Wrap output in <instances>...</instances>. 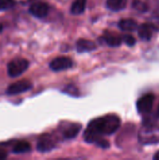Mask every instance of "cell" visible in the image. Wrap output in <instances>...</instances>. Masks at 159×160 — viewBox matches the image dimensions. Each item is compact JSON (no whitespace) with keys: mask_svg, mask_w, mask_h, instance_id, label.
Wrapping results in <instances>:
<instances>
[{"mask_svg":"<svg viewBox=\"0 0 159 160\" xmlns=\"http://www.w3.org/2000/svg\"><path fill=\"white\" fill-rule=\"evenodd\" d=\"M121 126L120 118L115 114H108L92 120L83 134L87 143H94L103 149L110 147V142L103 139V135H112L116 132Z\"/></svg>","mask_w":159,"mask_h":160,"instance_id":"1","label":"cell"},{"mask_svg":"<svg viewBox=\"0 0 159 160\" xmlns=\"http://www.w3.org/2000/svg\"><path fill=\"white\" fill-rule=\"evenodd\" d=\"M28 68V60L24 58H15L11 60L7 65V74L12 78H16L25 72Z\"/></svg>","mask_w":159,"mask_h":160,"instance_id":"2","label":"cell"},{"mask_svg":"<svg viewBox=\"0 0 159 160\" xmlns=\"http://www.w3.org/2000/svg\"><path fill=\"white\" fill-rule=\"evenodd\" d=\"M154 100H155V96L153 94H147L140 98L136 104L138 112L142 114L149 113L153 109Z\"/></svg>","mask_w":159,"mask_h":160,"instance_id":"3","label":"cell"},{"mask_svg":"<svg viewBox=\"0 0 159 160\" xmlns=\"http://www.w3.org/2000/svg\"><path fill=\"white\" fill-rule=\"evenodd\" d=\"M56 142H57L56 139L53 136L47 134L39 139V141L37 142V149L39 152L47 153L55 148Z\"/></svg>","mask_w":159,"mask_h":160,"instance_id":"4","label":"cell"},{"mask_svg":"<svg viewBox=\"0 0 159 160\" xmlns=\"http://www.w3.org/2000/svg\"><path fill=\"white\" fill-rule=\"evenodd\" d=\"M31 88H32V83L30 82L25 81V80H22V81L16 82L10 84L7 88L6 93L9 96H13V95L24 93V92L30 90Z\"/></svg>","mask_w":159,"mask_h":160,"instance_id":"5","label":"cell"},{"mask_svg":"<svg viewBox=\"0 0 159 160\" xmlns=\"http://www.w3.org/2000/svg\"><path fill=\"white\" fill-rule=\"evenodd\" d=\"M73 66V62L67 56H59L54 58L50 63V68L53 71H63L70 68Z\"/></svg>","mask_w":159,"mask_h":160,"instance_id":"6","label":"cell"},{"mask_svg":"<svg viewBox=\"0 0 159 160\" xmlns=\"http://www.w3.org/2000/svg\"><path fill=\"white\" fill-rule=\"evenodd\" d=\"M49 5L44 2H36L32 4L29 8V12L36 18L42 19L46 17L49 13Z\"/></svg>","mask_w":159,"mask_h":160,"instance_id":"7","label":"cell"},{"mask_svg":"<svg viewBox=\"0 0 159 160\" xmlns=\"http://www.w3.org/2000/svg\"><path fill=\"white\" fill-rule=\"evenodd\" d=\"M156 28L152 25V24H149V23H142L140 27H139V30H138V34H139V37L140 38H142V40H150L154 35V32H155Z\"/></svg>","mask_w":159,"mask_h":160,"instance_id":"8","label":"cell"},{"mask_svg":"<svg viewBox=\"0 0 159 160\" xmlns=\"http://www.w3.org/2000/svg\"><path fill=\"white\" fill-rule=\"evenodd\" d=\"M76 49L79 52H92L97 49V45L95 42L88 39H79L76 43Z\"/></svg>","mask_w":159,"mask_h":160,"instance_id":"9","label":"cell"},{"mask_svg":"<svg viewBox=\"0 0 159 160\" xmlns=\"http://www.w3.org/2000/svg\"><path fill=\"white\" fill-rule=\"evenodd\" d=\"M82 125L78 124V123H74V124H70L64 131H63V136L65 139H74L76 136H78V134L80 133V131L82 130Z\"/></svg>","mask_w":159,"mask_h":160,"instance_id":"10","label":"cell"},{"mask_svg":"<svg viewBox=\"0 0 159 160\" xmlns=\"http://www.w3.org/2000/svg\"><path fill=\"white\" fill-rule=\"evenodd\" d=\"M119 28L125 32H133L138 28V22L132 19H123L118 23Z\"/></svg>","mask_w":159,"mask_h":160,"instance_id":"11","label":"cell"},{"mask_svg":"<svg viewBox=\"0 0 159 160\" xmlns=\"http://www.w3.org/2000/svg\"><path fill=\"white\" fill-rule=\"evenodd\" d=\"M103 39L111 47H118L123 42L122 38L120 36L112 34V33H109V32L105 33V35L103 37Z\"/></svg>","mask_w":159,"mask_h":160,"instance_id":"12","label":"cell"},{"mask_svg":"<svg viewBox=\"0 0 159 160\" xmlns=\"http://www.w3.org/2000/svg\"><path fill=\"white\" fill-rule=\"evenodd\" d=\"M127 0H107L106 6L112 11H120L127 7Z\"/></svg>","mask_w":159,"mask_h":160,"instance_id":"13","label":"cell"},{"mask_svg":"<svg viewBox=\"0 0 159 160\" xmlns=\"http://www.w3.org/2000/svg\"><path fill=\"white\" fill-rule=\"evenodd\" d=\"M87 0H75L70 8V12L74 15H80L84 12Z\"/></svg>","mask_w":159,"mask_h":160,"instance_id":"14","label":"cell"},{"mask_svg":"<svg viewBox=\"0 0 159 160\" xmlns=\"http://www.w3.org/2000/svg\"><path fill=\"white\" fill-rule=\"evenodd\" d=\"M31 150V145L26 141H19L12 148V152L14 154H23L27 153Z\"/></svg>","mask_w":159,"mask_h":160,"instance_id":"15","label":"cell"},{"mask_svg":"<svg viewBox=\"0 0 159 160\" xmlns=\"http://www.w3.org/2000/svg\"><path fill=\"white\" fill-rule=\"evenodd\" d=\"M132 7L138 10V11H141V12H144L147 10L148 7L146 5V3L142 2V0H133V3H132Z\"/></svg>","mask_w":159,"mask_h":160,"instance_id":"16","label":"cell"},{"mask_svg":"<svg viewBox=\"0 0 159 160\" xmlns=\"http://www.w3.org/2000/svg\"><path fill=\"white\" fill-rule=\"evenodd\" d=\"M15 0H0V11L12 8L15 6Z\"/></svg>","mask_w":159,"mask_h":160,"instance_id":"17","label":"cell"},{"mask_svg":"<svg viewBox=\"0 0 159 160\" xmlns=\"http://www.w3.org/2000/svg\"><path fill=\"white\" fill-rule=\"evenodd\" d=\"M122 40H123L127 46H130V47H132V46H134V45L136 44V39H135V38H134L133 36H131V35H125V36H123Z\"/></svg>","mask_w":159,"mask_h":160,"instance_id":"18","label":"cell"},{"mask_svg":"<svg viewBox=\"0 0 159 160\" xmlns=\"http://www.w3.org/2000/svg\"><path fill=\"white\" fill-rule=\"evenodd\" d=\"M7 158V153L3 150H0V160L5 159Z\"/></svg>","mask_w":159,"mask_h":160,"instance_id":"19","label":"cell"},{"mask_svg":"<svg viewBox=\"0 0 159 160\" xmlns=\"http://www.w3.org/2000/svg\"><path fill=\"white\" fill-rule=\"evenodd\" d=\"M154 159L155 160H159V151L154 156Z\"/></svg>","mask_w":159,"mask_h":160,"instance_id":"20","label":"cell"},{"mask_svg":"<svg viewBox=\"0 0 159 160\" xmlns=\"http://www.w3.org/2000/svg\"><path fill=\"white\" fill-rule=\"evenodd\" d=\"M2 30H3V25H2V24L0 23V33L2 32Z\"/></svg>","mask_w":159,"mask_h":160,"instance_id":"21","label":"cell"},{"mask_svg":"<svg viewBox=\"0 0 159 160\" xmlns=\"http://www.w3.org/2000/svg\"><path fill=\"white\" fill-rule=\"evenodd\" d=\"M157 115L159 116V106H158V109H157Z\"/></svg>","mask_w":159,"mask_h":160,"instance_id":"22","label":"cell"}]
</instances>
